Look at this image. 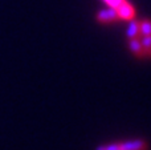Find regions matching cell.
<instances>
[{
    "instance_id": "6da1fadb",
    "label": "cell",
    "mask_w": 151,
    "mask_h": 150,
    "mask_svg": "<svg viewBox=\"0 0 151 150\" xmlns=\"http://www.w3.org/2000/svg\"><path fill=\"white\" fill-rule=\"evenodd\" d=\"M110 8L117 11L119 19L123 20H133L135 17V9L134 7L127 1V0H104Z\"/></svg>"
},
{
    "instance_id": "7a4b0ae2",
    "label": "cell",
    "mask_w": 151,
    "mask_h": 150,
    "mask_svg": "<svg viewBox=\"0 0 151 150\" xmlns=\"http://www.w3.org/2000/svg\"><path fill=\"white\" fill-rule=\"evenodd\" d=\"M97 150H147V142L145 140L138 138V140H133V141L102 145L98 146Z\"/></svg>"
},
{
    "instance_id": "3957f363",
    "label": "cell",
    "mask_w": 151,
    "mask_h": 150,
    "mask_svg": "<svg viewBox=\"0 0 151 150\" xmlns=\"http://www.w3.org/2000/svg\"><path fill=\"white\" fill-rule=\"evenodd\" d=\"M96 19L98 23L101 24H109V23H114V21L119 20V16H118L117 11L109 8V9H102L99 11L96 15Z\"/></svg>"
},
{
    "instance_id": "277c9868",
    "label": "cell",
    "mask_w": 151,
    "mask_h": 150,
    "mask_svg": "<svg viewBox=\"0 0 151 150\" xmlns=\"http://www.w3.org/2000/svg\"><path fill=\"white\" fill-rule=\"evenodd\" d=\"M129 48H130V50L134 53V56H137V57H139V58L145 57V50H143V47H142V41L138 37L130 39V41H129Z\"/></svg>"
},
{
    "instance_id": "5b68a950",
    "label": "cell",
    "mask_w": 151,
    "mask_h": 150,
    "mask_svg": "<svg viewBox=\"0 0 151 150\" xmlns=\"http://www.w3.org/2000/svg\"><path fill=\"white\" fill-rule=\"evenodd\" d=\"M139 33H141V31H139V21L137 20H130V24H129L127 27V32H126V35H127V39H135V37L139 36Z\"/></svg>"
},
{
    "instance_id": "8992f818",
    "label": "cell",
    "mask_w": 151,
    "mask_h": 150,
    "mask_svg": "<svg viewBox=\"0 0 151 150\" xmlns=\"http://www.w3.org/2000/svg\"><path fill=\"white\" fill-rule=\"evenodd\" d=\"M139 31L143 36H150L151 35V20H142L139 23Z\"/></svg>"
},
{
    "instance_id": "52a82bcc",
    "label": "cell",
    "mask_w": 151,
    "mask_h": 150,
    "mask_svg": "<svg viewBox=\"0 0 151 150\" xmlns=\"http://www.w3.org/2000/svg\"><path fill=\"white\" fill-rule=\"evenodd\" d=\"M142 47H143V50H145V56L151 57V35L150 36H143Z\"/></svg>"
}]
</instances>
